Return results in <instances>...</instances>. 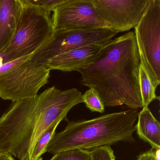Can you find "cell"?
Instances as JSON below:
<instances>
[{"mask_svg":"<svg viewBox=\"0 0 160 160\" xmlns=\"http://www.w3.org/2000/svg\"><path fill=\"white\" fill-rule=\"evenodd\" d=\"M106 42L92 44L72 49L50 59L45 65L50 71L78 72L87 68L94 61Z\"/></svg>","mask_w":160,"mask_h":160,"instance_id":"obj_10","label":"cell"},{"mask_svg":"<svg viewBox=\"0 0 160 160\" xmlns=\"http://www.w3.org/2000/svg\"><path fill=\"white\" fill-rule=\"evenodd\" d=\"M20 8L19 0H1L0 3V53L12 41Z\"/></svg>","mask_w":160,"mask_h":160,"instance_id":"obj_11","label":"cell"},{"mask_svg":"<svg viewBox=\"0 0 160 160\" xmlns=\"http://www.w3.org/2000/svg\"><path fill=\"white\" fill-rule=\"evenodd\" d=\"M109 28L53 31L47 42L31 56V60L44 64L64 52L84 46L106 42L118 34Z\"/></svg>","mask_w":160,"mask_h":160,"instance_id":"obj_7","label":"cell"},{"mask_svg":"<svg viewBox=\"0 0 160 160\" xmlns=\"http://www.w3.org/2000/svg\"><path fill=\"white\" fill-rule=\"evenodd\" d=\"M134 29L140 62L156 89L160 84V0L149 1Z\"/></svg>","mask_w":160,"mask_h":160,"instance_id":"obj_6","label":"cell"},{"mask_svg":"<svg viewBox=\"0 0 160 160\" xmlns=\"http://www.w3.org/2000/svg\"><path fill=\"white\" fill-rule=\"evenodd\" d=\"M90 151L73 149L57 153L49 160H90Z\"/></svg>","mask_w":160,"mask_h":160,"instance_id":"obj_16","label":"cell"},{"mask_svg":"<svg viewBox=\"0 0 160 160\" xmlns=\"http://www.w3.org/2000/svg\"><path fill=\"white\" fill-rule=\"evenodd\" d=\"M0 160H14V158L9 153L0 152Z\"/></svg>","mask_w":160,"mask_h":160,"instance_id":"obj_20","label":"cell"},{"mask_svg":"<svg viewBox=\"0 0 160 160\" xmlns=\"http://www.w3.org/2000/svg\"><path fill=\"white\" fill-rule=\"evenodd\" d=\"M36 160H43V158H42V157H40V158H39V159Z\"/></svg>","mask_w":160,"mask_h":160,"instance_id":"obj_22","label":"cell"},{"mask_svg":"<svg viewBox=\"0 0 160 160\" xmlns=\"http://www.w3.org/2000/svg\"><path fill=\"white\" fill-rule=\"evenodd\" d=\"M83 102L77 89L54 86L33 98L12 102L0 118V152L28 160L43 132L57 121L66 120L69 111Z\"/></svg>","mask_w":160,"mask_h":160,"instance_id":"obj_1","label":"cell"},{"mask_svg":"<svg viewBox=\"0 0 160 160\" xmlns=\"http://www.w3.org/2000/svg\"><path fill=\"white\" fill-rule=\"evenodd\" d=\"M3 64V60H2V58H1V57H0V68L2 66Z\"/></svg>","mask_w":160,"mask_h":160,"instance_id":"obj_21","label":"cell"},{"mask_svg":"<svg viewBox=\"0 0 160 160\" xmlns=\"http://www.w3.org/2000/svg\"><path fill=\"white\" fill-rule=\"evenodd\" d=\"M32 55L3 63L0 68V98L12 102L33 98L48 83L50 70L32 61Z\"/></svg>","mask_w":160,"mask_h":160,"instance_id":"obj_5","label":"cell"},{"mask_svg":"<svg viewBox=\"0 0 160 160\" xmlns=\"http://www.w3.org/2000/svg\"><path fill=\"white\" fill-rule=\"evenodd\" d=\"M136 160H160V148H152L141 153Z\"/></svg>","mask_w":160,"mask_h":160,"instance_id":"obj_19","label":"cell"},{"mask_svg":"<svg viewBox=\"0 0 160 160\" xmlns=\"http://www.w3.org/2000/svg\"><path fill=\"white\" fill-rule=\"evenodd\" d=\"M139 65L134 32H129L106 43L94 61L78 72L81 84L97 91L105 106L137 109L143 108Z\"/></svg>","mask_w":160,"mask_h":160,"instance_id":"obj_2","label":"cell"},{"mask_svg":"<svg viewBox=\"0 0 160 160\" xmlns=\"http://www.w3.org/2000/svg\"><path fill=\"white\" fill-rule=\"evenodd\" d=\"M137 119L136 131L139 138L152 148H160V122L148 107L142 108L138 113Z\"/></svg>","mask_w":160,"mask_h":160,"instance_id":"obj_12","label":"cell"},{"mask_svg":"<svg viewBox=\"0 0 160 160\" xmlns=\"http://www.w3.org/2000/svg\"><path fill=\"white\" fill-rule=\"evenodd\" d=\"M83 102L86 107L92 112L103 113L105 111V105L97 91L89 88L82 94Z\"/></svg>","mask_w":160,"mask_h":160,"instance_id":"obj_15","label":"cell"},{"mask_svg":"<svg viewBox=\"0 0 160 160\" xmlns=\"http://www.w3.org/2000/svg\"><path fill=\"white\" fill-rule=\"evenodd\" d=\"M90 151V160H116L114 151L110 146H104Z\"/></svg>","mask_w":160,"mask_h":160,"instance_id":"obj_17","label":"cell"},{"mask_svg":"<svg viewBox=\"0 0 160 160\" xmlns=\"http://www.w3.org/2000/svg\"><path fill=\"white\" fill-rule=\"evenodd\" d=\"M53 12V31L108 28L98 14L92 0H65Z\"/></svg>","mask_w":160,"mask_h":160,"instance_id":"obj_8","label":"cell"},{"mask_svg":"<svg viewBox=\"0 0 160 160\" xmlns=\"http://www.w3.org/2000/svg\"><path fill=\"white\" fill-rule=\"evenodd\" d=\"M61 120L54 122L43 132L33 147L29 156L28 160H36L41 157L43 153L47 152L48 145L55 134V131Z\"/></svg>","mask_w":160,"mask_h":160,"instance_id":"obj_14","label":"cell"},{"mask_svg":"<svg viewBox=\"0 0 160 160\" xmlns=\"http://www.w3.org/2000/svg\"><path fill=\"white\" fill-rule=\"evenodd\" d=\"M19 2L13 37L0 53L3 63L33 54L47 42L53 32L50 13L29 0Z\"/></svg>","mask_w":160,"mask_h":160,"instance_id":"obj_4","label":"cell"},{"mask_svg":"<svg viewBox=\"0 0 160 160\" xmlns=\"http://www.w3.org/2000/svg\"><path fill=\"white\" fill-rule=\"evenodd\" d=\"M138 115L136 109H130L91 119L68 122L63 131L55 133L47 152L55 155L70 150H91L119 142L133 143Z\"/></svg>","mask_w":160,"mask_h":160,"instance_id":"obj_3","label":"cell"},{"mask_svg":"<svg viewBox=\"0 0 160 160\" xmlns=\"http://www.w3.org/2000/svg\"><path fill=\"white\" fill-rule=\"evenodd\" d=\"M1 0H0V3H1Z\"/></svg>","mask_w":160,"mask_h":160,"instance_id":"obj_23","label":"cell"},{"mask_svg":"<svg viewBox=\"0 0 160 160\" xmlns=\"http://www.w3.org/2000/svg\"><path fill=\"white\" fill-rule=\"evenodd\" d=\"M139 84L143 108L148 107L150 104L154 100H160L155 93L156 88L153 87L144 68L140 62L139 69Z\"/></svg>","mask_w":160,"mask_h":160,"instance_id":"obj_13","label":"cell"},{"mask_svg":"<svg viewBox=\"0 0 160 160\" xmlns=\"http://www.w3.org/2000/svg\"><path fill=\"white\" fill-rule=\"evenodd\" d=\"M149 0H92L96 11L108 28L117 33L134 28Z\"/></svg>","mask_w":160,"mask_h":160,"instance_id":"obj_9","label":"cell"},{"mask_svg":"<svg viewBox=\"0 0 160 160\" xmlns=\"http://www.w3.org/2000/svg\"><path fill=\"white\" fill-rule=\"evenodd\" d=\"M30 2L37 5L51 13L57 6L62 3L65 0H29Z\"/></svg>","mask_w":160,"mask_h":160,"instance_id":"obj_18","label":"cell"}]
</instances>
